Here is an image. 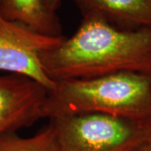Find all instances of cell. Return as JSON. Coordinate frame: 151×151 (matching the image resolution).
Segmentation results:
<instances>
[{"instance_id":"6da1fadb","label":"cell","mask_w":151,"mask_h":151,"mask_svg":"<svg viewBox=\"0 0 151 151\" xmlns=\"http://www.w3.org/2000/svg\"><path fill=\"white\" fill-rule=\"evenodd\" d=\"M40 61L55 82L125 71L151 76V27L121 29L86 14L70 37L40 54Z\"/></svg>"},{"instance_id":"7a4b0ae2","label":"cell","mask_w":151,"mask_h":151,"mask_svg":"<svg viewBox=\"0 0 151 151\" xmlns=\"http://www.w3.org/2000/svg\"><path fill=\"white\" fill-rule=\"evenodd\" d=\"M88 113L137 121L151 118V76L125 71L69 79L56 81L48 91L44 118Z\"/></svg>"},{"instance_id":"3957f363","label":"cell","mask_w":151,"mask_h":151,"mask_svg":"<svg viewBox=\"0 0 151 151\" xmlns=\"http://www.w3.org/2000/svg\"><path fill=\"white\" fill-rule=\"evenodd\" d=\"M144 121L99 113L50 119L60 151H134L142 138Z\"/></svg>"},{"instance_id":"277c9868","label":"cell","mask_w":151,"mask_h":151,"mask_svg":"<svg viewBox=\"0 0 151 151\" xmlns=\"http://www.w3.org/2000/svg\"><path fill=\"white\" fill-rule=\"evenodd\" d=\"M64 38L45 36L0 18V70L25 76L52 89L55 82L44 70L40 54L55 47Z\"/></svg>"},{"instance_id":"5b68a950","label":"cell","mask_w":151,"mask_h":151,"mask_svg":"<svg viewBox=\"0 0 151 151\" xmlns=\"http://www.w3.org/2000/svg\"><path fill=\"white\" fill-rule=\"evenodd\" d=\"M48 91L25 76L0 75V135L29 127L43 119Z\"/></svg>"},{"instance_id":"8992f818","label":"cell","mask_w":151,"mask_h":151,"mask_svg":"<svg viewBox=\"0 0 151 151\" xmlns=\"http://www.w3.org/2000/svg\"><path fill=\"white\" fill-rule=\"evenodd\" d=\"M82 16L97 14L115 27L135 30L151 27V0H72Z\"/></svg>"},{"instance_id":"52a82bcc","label":"cell","mask_w":151,"mask_h":151,"mask_svg":"<svg viewBox=\"0 0 151 151\" xmlns=\"http://www.w3.org/2000/svg\"><path fill=\"white\" fill-rule=\"evenodd\" d=\"M0 18L45 36H62L59 16L49 9L45 0H0Z\"/></svg>"},{"instance_id":"ba28073f","label":"cell","mask_w":151,"mask_h":151,"mask_svg":"<svg viewBox=\"0 0 151 151\" xmlns=\"http://www.w3.org/2000/svg\"><path fill=\"white\" fill-rule=\"evenodd\" d=\"M0 151H60L56 131L49 123L31 137L23 138L16 132L0 135Z\"/></svg>"},{"instance_id":"9c48e42d","label":"cell","mask_w":151,"mask_h":151,"mask_svg":"<svg viewBox=\"0 0 151 151\" xmlns=\"http://www.w3.org/2000/svg\"><path fill=\"white\" fill-rule=\"evenodd\" d=\"M134 151H151V118L143 122V134Z\"/></svg>"},{"instance_id":"30bf717a","label":"cell","mask_w":151,"mask_h":151,"mask_svg":"<svg viewBox=\"0 0 151 151\" xmlns=\"http://www.w3.org/2000/svg\"><path fill=\"white\" fill-rule=\"evenodd\" d=\"M62 0H45L46 5L51 11L56 12L61 4Z\"/></svg>"}]
</instances>
